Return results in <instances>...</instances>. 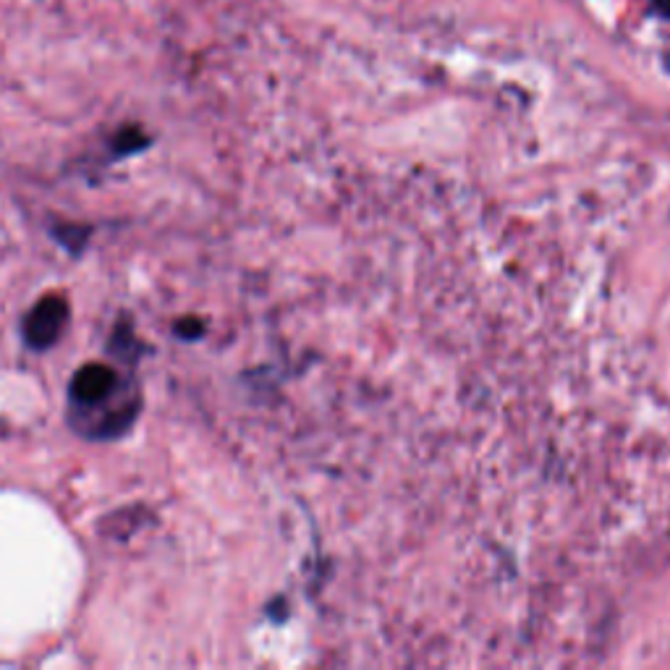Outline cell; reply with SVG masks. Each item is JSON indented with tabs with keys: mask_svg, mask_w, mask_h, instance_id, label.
<instances>
[{
	"mask_svg": "<svg viewBox=\"0 0 670 670\" xmlns=\"http://www.w3.org/2000/svg\"><path fill=\"white\" fill-rule=\"evenodd\" d=\"M68 323V304L63 296H45L32 306V312L24 320V341L34 352H45L58 344L63 327Z\"/></svg>",
	"mask_w": 670,
	"mask_h": 670,
	"instance_id": "6da1fadb",
	"label": "cell"
},
{
	"mask_svg": "<svg viewBox=\"0 0 670 670\" xmlns=\"http://www.w3.org/2000/svg\"><path fill=\"white\" fill-rule=\"evenodd\" d=\"M202 331H205V327H202L199 320H192V317L181 320V323L176 325V333L181 335V338H199Z\"/></svg>",
	"mask_w": 670,
	"mask_h": 670,
	"instance_id": "7a4b0ae2",
	"label": "cell"
},
{
	"mask_svg": "<svg viewBox=\"0 0 670 670\" xmlns=\"http://www.w3.org/2000/svg\"><path fill=\"white\" fill-rule=\"evenodd\" d=\"M655 9H658L662 17L670 19V0H655Z\"/></svg>",
	"mask_w": 670,
	"mask_h": 670,
	"instance_id": "3957f363",
	"label": "cell"
}]
</instances>
